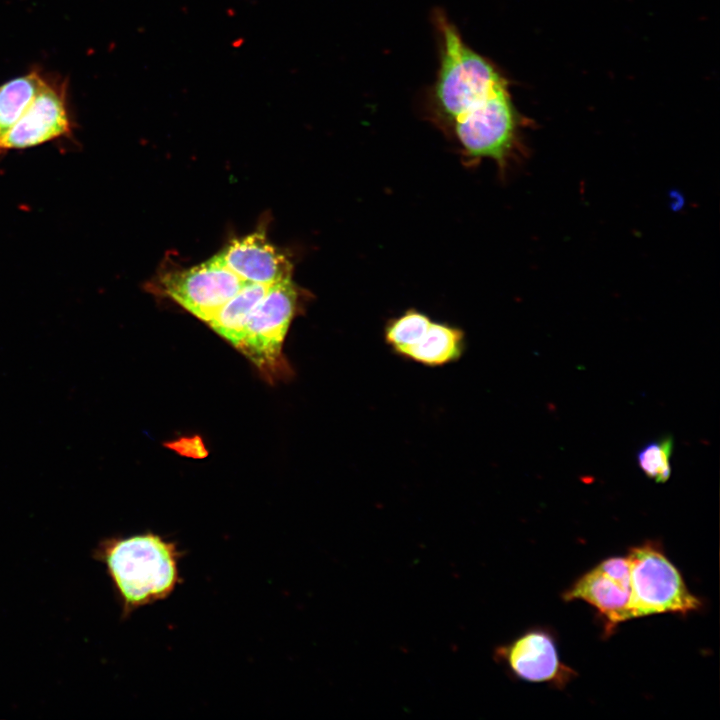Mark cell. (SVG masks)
<instances>
[{"label":"cell","mask_w":720,"mask_h":720,"mask_svg":"<svg viewBox=\"0 0 720 720\" xmlns=\"http://www.w3.org/2000/svg\"><path fill=\"white\" fill-rule=\"evenodd\" d=\"M93 557L106 568L123 618L168 598L181 582L182 551L176 542L153 532L104 538Z\"/></svg>","instance_id":"2"},{"label":"cell","mask_w":720,"mask_h":720,"mask_svg":"<svg viewBox=\"0 0 720 720\" xmlns=\"http://www.w3.org/2000/svg\"><path fill=\"white\" fill-rule=\"evenodd\" d=\"M564 600H581L594 607L609 624L629 620V566L626 557H611L579 577Z\"/></svg>","instance_id":"9"},{"label":"cell","mask_w":720,"mask_h":720,"mask_svg":"<svg viewBox=\"0 0 720 720\" xmlns=\"http://www.w3.org/2000/svg\"><path fill=\"white\" fill-rule=\"evenodd\" d=\"M161 283L169 297L207 323L245 282L216 255L200 265L166 274Z\"/></svg>","instance_id":"7"},{"label":"cell","mask_w":720,"mask_h":720,"mask_svg":"<svg viewBox=\"0 0 720 720\" xmlns=\"http://www.w3.org/2000/svg\"><path fill=\"white\" fill-rule=\"evenodd\" d=\"M169 446L171 449L190 457H205L207 453L201 439L198 437L179 439L169 443Z\"/></svg>","instance_id":"14"},{"label":"cell","mask_w":720,"mask_h":720,"mask_svg":"<svg viewBox=\"0 0 720 720\" xmlns=\"http://www.w3.org/2000/svg\"><path fill=\"white\" fill-rule=\"evenodd\" d=\"M626 558L630 578L629 619L668 612L687 614L702 606L658 544L648 541L632 547Z\"/></svg>","instance_id":"3"},{"label":"cell","mask_w":720,"mask_h":720,"mask_svg":"<svg viewBox=\"0 0 720 720\" xmlns=\"http://www.w3.org/2000/svg\"><path fill=\"white\" fill-rule=\"evenodd\" d=\"M299 294L291 277L272 283L254 307L239 349L263 372L276 371L282 348L298 309Z\"/></svg>","instance_id":"5"},{"label":"cell","mask_w":720,"mask_h":720,"mask_svg":"<svg viewBox=\"0 0 720 720\" xmlns=\"http://www.w3.org/2000/svg\"><path fill=\"white\" fill-rule=\"evenodd\" d=\"M72 120L67 102V82L45 74L30 105L0 139V154L35 147L72 135Z\"/></svg>","instance_id":"6"},{"label":"cell","mask_w":720,"mask_h":720,"mask_svg":"<svg viewBox=\"0 0 720 720\" xmlns=\"http://www.w3.org/2000/svg\"><path fill=\"white\" fill-rule=\"evenodd\" d=\"M217 257L244 282L270 285L292 273L290 261L268 242L264 231L231 241Z\"/></svg>","instance_id":"10"},{"label":"cell","mask_w":720,"mask_h":720,"mask_svg":"<svg viewBox=\"0 0 720 720\" xmlns=\"http://www.w3.org/2000/svg\"><path fill=\"white\" fill-rule=\"evenodd\" d=\"M46 72L32 69L0 85V139L32 102Z\"/></svg>","instance_id":"12"},{"label":"cell","mask_w":720,"mask_h":720,"mask_svg":"<svg viewBox=\"0 0 720 720\" xmlns=\"http://www.w3.org/2000/svg\"><path fill=\"white\" fill-rule=\"evenodd\" d=\"M269 285L245 282L207 324L222 338L238 347L245 334L248 319Z\"/></svg>","instance_id":"11"},{"label":"cell","mask_w":720,"mask_h":720,"mask_svg":"<svg viewBox=\"0 0 720 720\" xmlns=\"http://www.w3.org/2000/svg\"><path fill=\"white\" fill-rule=\"evenodd\" d=\"M383 338L398 357L431 368L459 361L467 346L462 328L435 321L417 309L389 319Z\"/></svg>","instance_id":"4"},{"label":"cell","mask_w":720,"mask_h":720,"mask_svg":"<svg viewBox=\"0 0 720 720\" xmlns=\"http://www.w3.org/2000/svg\"><path fill=\"white\" fill-rule=\"evenodd\" d=\"M672 436H663L648 442L637 453V463L641 471L657 483L666 482L671 475Z\"/></svg>","instance_id":"13"},{"label":"cell","mask_w":720,"mask_h":720,"mask_svg":"<svg viewBox=\"0 0 720 720\" xmlns=\"http://www.w3.org/2000/svg\"><path fill=\"white\" fill-rule=\"evenodd\" d=\"M434 23L439 67L428 97L432 118L466 159L493 160L504 170L519 151L521 126L508 81L464 41L445 13L437 10Z\"/></svg>","instance_id":"1"},{"label":"cell","mask_w":720,"mask_h":720,"mask_svg":"<svg viewBox=\"0 0 720 720\" xmlns=\"http://www.w3.org/2000/svg\"><path fill=\"white\" fill-rule=\"evenodd\" d=\"M499 663L520 680L549 683L564 688L576 676L561 662L552 635L544 630H529L496 649Z\"/></svg>","instance_id":"8"}]
</instances>
